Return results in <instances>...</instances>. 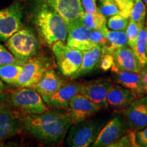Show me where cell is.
I'll list each match as a JSON object with an SVG mask.
<instances>
[{"instance_id":"obj_17","label":"cell","mask_w":147,"mask_h":147,"mask_svg":"<svg viewBox=\"0 0 147 147\" xmlns=\"http://www.w3.org/2000/svg\"><path fill=\"white\" fill-rule=\"evenodd\" d=\"M115 64L119 68L123 70L140 73L142 66L138 59L133 49L129 46H125L117 49L111 53Z\"/></svg>"},{"instance_id":"obj_29","label":"cell","mask_w":147,"mask_h":147,"mask_svg":"<svg viewBox=\"0 0 147 147\" xmlns=\"http://www.w3.org/2000/svg\"><path fill=\"white\" fill-rule=\"evenodd\" d=\"M129 21V18L124 17L121 14H116L108 18L106 23V27L110 30L125 32Z\"/></svg>"},{"instance_id":"obj_26","label":"cell","mask_w":147,"mask_h":147,"mask_svg":"<svg viewBox=\"0 0 147 147\" xmlns=\"http://www.w3.org/2000/svg\"><path fill=\"white\" fill-rule=\"evenodd\" d=\"M146 16V8L142 0H136L130 12L129 19L144 26Z\"/></svg>"},{"instance_id":"obj_18","label":"cell","mask_w":147,"mask_h":147,"mask_svg":"<svg viewBox=\"0 0 147 147\" xmlns=\"http://www.w3.org/2000/svg\"><path fill=\"white\" fill-rule=\"evenodd\" d=\"M65 81L62 80L53 69H49L40 81L32 88L41 95L42 99L47 98L55 93Z\"/></svg>"},{"instance_id":"obj_30","label":"cell","mask_w":147,"mask_h":147,"mask_svg":"<svg viewBox=\"0 0 147 147\" xmlns=\"http://www.w3.org/2000/svg\"><path fill=\"white\" fill-rule=\"evenodd\" d=\"M27 61H24L16 58L5 49V47L0 44V66L6 64H19L24 65Z\"/></svg>"},{"instance_id":"obj_2","label":"cell","mask_w":147,"mask_h":147,"mask_svg":"<svg viewBox=\"0 0 147 147\" xmlns=\"http://www.w3.org/2000/svg\"><path fill=\"white\" fill-rule=\"evenodd\" d=\"M31 20L42 40L48 45H53L58 41H66L67 22L44 0L34 1Z\"/></svg>"},{"instance_id":"obj_36","label":"cell","mask_w":147,"mask_h":147,"mask_svg":"<svg viewBox=\"0 0 147 147\" xmlns=\"http://www.w3.org/2000/svg\"><path fill=\"white\" fill-rule=\"evenodd\" d=\"M136 140L139 146L147 147V125L142 129L136 131Z\"/></svg>"},{"instance_id":"obj_25","label":"cell","mask_w":147,"mask_h":147,"mask_svg":"<svg viewBox=\"0 0 147 147\" xmlns=\"http://www.w3.org/2000/svg\"><path fill=\"white\" fill-rule=\"evenodd\" d=\"M80 19L91 30L102 29L103 27L106 25L107 23L106 17L100 11L95 13H88L84 12Z\"/></svg>"},{"instance_id":"obj_28","label":"cell","mask_w":147,"mask_h":147,"mask_svg":"<svg viewBox=\"0 0 147 147\" xmlns=\"http://www.w3.org/2000/svg\"><path fill=\"white\" fill-rule=\"evenodd\" d=\"M144 27V26H142L140 24L133 21V20L129 19V23L125 30V33L127 37L128 45L132 49H134V46L136 45V42L137 41L141 29Z\"/></svg>"},{"instance_id":"obj_41","label":"cell","mask_w":147,"mask_h":147,"mask_svg":"<svg viewBox=\"0 0 147 147\" xmlns=\"http://www.w3.org/2000/svg\"><path fill=\"white\" fill-rule=\"evenodd\" d=\"M146 54H147V42H146Z\"/></svg>"},{"instance_id":"obj_15","label":"cell","mask_w":147,"mask_h":147,"mask_svg":"<svg viewBox=\"0 0 147 147\" xmlns=\"http://www.w3.org/2000/svg\"><path fill=\"white\" fill-rule=\"evenodd\" d=\"M110 69L116 82L123 87L131 91L136 99L143 97L145 95L140 73L121 69L115 63Z\"/></svg>"},{"instance_id":"obj_21","label":"cell","mask_w":147,"mask_h":147,"mask_svg":"<svg viewBox=\"0 0 147 147\" xmlns=\"http://www.w3.org/2000/svg\"><path fill=\"white\" fill-rule=\"evenodd\" d=\"M20 128L19 121L8 106L0 110V140L14 135Z\"/></svg>"},{"instance_id":"obj_32","label":"cell","mask_w":147,"mask_h":147,"mask_svg":"<svg viewBox=\"0 0 147 147\" xmlns=\"http://www.w3.org/2000/svg\"><path fill=\"white\" fill-rule=\"evenodd\" d=\"M91 40L94 47L100 46L102 47V49H104L108 46V40L102 29H93V30H91Z\"/></svg>"},{"instance_id":"obj_6","label":"cell","mask_w":147,"mask_h":147,"mask_svg":"<svg viewBox=\"0 0 147 147\" xmlns=\"http://www.w3.org/2000/svg\"><path fill=\"white\" fill-rule=\"evenodd\" d=\"M51 61L48 57L41 55L27 60L23 65L15 85L19 87H32L50 69Z\"/></svg>"},{"instance_id":"obj_33","label":"cell","mask_w":147,"mask_h":147,"mask_svg":"<svg viewBox=\"0 0 147 147\" xmlns=\"http://www.w3.org/2000/svg\"><path fill=\"white\" fill-rule=\"evenodd\" d=\"M120 10L121 16L129 18L130 12L133 8L136 0H114Z\"/></svg>"},{"instance_id":"obj_3","label":"cell","mask_w":147,"mask_h":147,"mask_svg":"<svg viewBox=\"0 0 147 147\" xmlns=\"http://www.w3.org/2000/svg\"><path fill=\"white\" fill-rule=\"evenodd\" d=\"M5 45L16 58L27 61L36 56L40 48V42L32 28H21L5 41Z\"/></svg>"},{"instance_id":"obj_23","label":"cell","mask_w":147,"mask_h":147,"mask_svg":"<svg viewBox=\"0 0 147 147\" xmlns=\"http://www.w3.org/2000/svg\"><path fill=\"white\" fill-rule=\"evenodd\" d=\"M146 42H147V26H144L141 29L138 38L133 51L139 60L142 67L147 68V54H146Z\"/></svg>"},{"instance_id":"obj_42","label":"cell","mask_w":147,"mask_h":147,"mask_svg":"<svg viewBox=\"0 0 147 147\" xmlns=\"http://www.w3.org/2000/svg\"><path fill=\"white\" fill-rule=\"evenodd\" d=\"M100 2H101V1H105V0H100Z\"/></svg>"},{"instance_id":"obj_38","label":"cell","mask_w":147,"mask_h":147,"mask_svg":"<svg viewBox=\"0 0 147 147\" xmlns=\"http://www.w3.org/2000/svg\"><path fill=\"white\" fill-rule=\"evenodd\" d=\"M8 104H10V94L3 92L0 93V110L8 106Z\"/></svg>"},{"instance_id":"obj_9","label":"cell","mask_w":147,"mask_h":147,"mask_svg":"<svg viewBox=\"0 0 147 147\" xmlns=\"http://www.w3.org/2000/svg\"><path fill=\"white\" fill-rule=\"evenodd\" d=\"M71 125L87 121L100 110V108L83 95L78 93L70 101L65 110Z\"/></svg>"},{"instance_id":"obj_40","label":"cell","mask_w":147,"mask_h":147,"mask_svg":"<svg viewBox=\"0 0 147 147\" xmlns=\"http://www.w3.org/2000/svg\"><path fill=\"white\" fill-rule=\"evenodd\" d=\"M144 1L145 5H146V14H147V0H142ZM146 25H147V21H146Z\"/></svg>"},{"instance_id":"obj_4","label":"cell","mask_w":147,"mask_h":147,"mask_svg":"<svg viewBox=\"0 0 147 147\" xmlns=\"http://www.w3.org/2000/svg\"><path fill=\"white\" fill-rule=\"evenodd\" d=\"M59 69L64 76L71 77L79 69L82 61V51L58 41L52 45Z\"/></svg>"},{"instance_id":"obj_11","label":"cell","mask_w":147,"mask_h":147,"mask_svg":"<svg viewBox=\"0 0 147 147\" xmlns=\"http://www.w3.org/2000/svg\"><path fill=\"white\" fill-rule=\"evenodd\" d=\"M67 45L82 51L94 47L91 40V29L84 25L80 18L67 22Z\"/></svg>"},{"instance_id":"obj_5","label":"cell","mask_w":147,"mask_h":147,"mask_svg":"<svg viewBox=\"0 0 147 147\" xmlns=\"http://www.w3.org/2000/svg\"><path fill=\"white\" fill-rule=\"evenodd\" d=\"M10 104L24 114H40L49 110L41 95L32 87H21L12 92Z\"/></svg>"},{"instance_id":"obj_7","label":"cell","mask_w":147,"mask_h":147,"mask_svg":"<svg viewBox=\"0 0 147 147\" xmlns=\"http://www.w3.org/2000/svg\"><path fill=\"white\" fill-rule=\"evenodd\" d=\"M23 10L18 1L0 9V42H5L23 27Z\"/></svg>"},{"instance_id":"obj_1","label":"cell","mask_w":147,"mask_h":147,"mask_svg":"<svg viewBox=\"0 0 147 147\" xmlns=\"http://www.w3.org/2000/svg\"><path fill=\"white\" fill-rule=\"evenodd\" d=\"M21 125L40 142L56 144L63 138L72 125L65 112L48 110L40 114H24Z\"/></svg>"},{"instance_id":"obj_31","label":"cell","mask_w":147,"mask_h":147,"mask_svg":"<svg viewBox=\"0 0 147 147\" xmlns=\"http://www.w3.org/2000/svg\"><path fill=\"white\" fill-rule=\"evenodd\" d=\"M98 10L106 17H110L116 14H120V10L114 0H105L101 1Z\"/></svg>"},{"instance_id":"obj_14","label":"cell","mask_w":147,"mask_h":147,"mask_svg":"<svg viewBox=\"0 0 147 147\" xmlns=\"http://www.w3.org/2000/svg\"><path fill=\"white\" fill-rule=\"evenodd\" d=\"M82 82H65L55 93L44 100L47 106L57 110H65L69 102L80 93Z\"/></svg>"},{"instance_id":"obj_27","label":"cell","mask_w":147,"mask_h":147,"mask_svg":"<svg viewBox=\"0 0 147 147\" xmlns=\"http://www.w3.org/2000/svg\"><path fill=\"white\" fill-rule=\"evenodd\" d=\"M111 146H139L136 140V131L131 128L127 129L123 135Z\"/></svg>"},{"instance_id":"obj_39","label":"cell","mask_w":147,"mask_h":147,"mask_svg":"<svg viewBox=\"0 0 147 147\" xmlns=\"http://www.w3.org/2000/svg\"><path fill=\"white\" fill-rule=\"evenodd\" d=\"M3 89H4V85H3V82L0 80V93H3Z\"/></svg>"},{"instance_id":"obj_19","label":"cell","mask_w":147,"mask_h":147,"mask_svg":"<svg viewBox=\"0 0 147 147\" xmlns=\"http://www.w3.org/2000/svg\"><path fill=\"white\" fill-rule=\"evenodd\" d=\"M136 99L131 91L118 84H114L107 95L108 106L113 109L126 108Z\"/></svg>"},{"instance_id":"obj_34","label":"cell","mask_w":147,"mask_h":147,"mask_svg":"<svg viewBox=\"0 0 147 147\" xmlns=\"http://www.w3.org/2000/svg\"><path fill=\"white\" fill-rule=\"evenodd\" d=\"M115 63V59L113 55L109 53H102L100 60V68L103 71H108Z\"/></svg>"},{"instance_id":"obj_20","label":"cell","mask_w":147,"mask_h":147,"mask_svg":"<svg viewBox=\"0 0 147 147\" xmlns=\"http://www.w3.org/2000/svg\"><path fill=\"white\" fill-rule=\"evenodd\" d=\"M82 61L79 69L72 76L71 79H76L84 76L91 72L100 63L102 56V47L95 46L87 51H82Z\"/></svg>"},{"instance_id":"obj_35","label":"cell","mask_w":147,"mask_h":147,"mask_svg":"<svg viewBox=\"0 0 147 147\" xmlns=\"http://www.w3.org/2000/svg\"><path fill=\"white\" fill-rule=\"evenodd\" d=\"M84 12L88 13H95L98 12L97 0H81Z\"/></svg>"},{"instance_id":"obj_8","label":"cell","mask_w":147,"mask_h":147,"mask_svg":"<svg viewBox=\"0 0 147 147\" xmlns=\"http://www.w3.org/2000/svg\"><path fill=\"white\" fill-rule=\"evenodd\" d=\"M100 130L101 125L98 122L84 121L71 127L66 142L71 147H88L93 144Z\"/></svg>"},{"instance_id":"obj_13","label":"cell","mask_w":147,"mask_h":147,"mask_svg":"<svg viewBox=\"0 0 147 147\" xmlns=\"http://www.w3.org/2000/svg\"><path fill=\"white\" fill-rule=\"evenodd\" d=\"M127 124L136 131L144 129L147 125V95L136 99L125 110Z\"/></svg>"},{"instance_id":"obj_24","label":"cell","mask_w":147,"mask_h":147,"mask_svg":"<svg viewBox=\"0 0 147 147\" xmlns=\"http://www.w3.org/2000/svg\"><path fill=\"white\" fill-rule=\"evenodd\" d=\"M23 65L6 64L0 66V79L9 84L15 85Z\"/></svg>"},{"instance_id":"obj_37","label":"cell","mask_w":147,"mask_h":147,"mask_svg":"<svg viewBox=\"0 0 147 147\" xmlns=\"http://www.w3.org/2000/svg\"><path fill=\"white\" fill-rule=\"evenodd\" d=\"M141 79H142L143 89L145 95H147V68L146 67H142L140 71Z\"/></svg>"},{"instance_id":"obj_16","label":"cell","mask_w":147,"mask_h":147,"mask_svg":"<svg viewBox=\"0 0 147 147\" xmlns=\"http://www.w3.org/2000/svg\"><path fill=\"white\" fill-rule=\"evenodd\" d=\"M63 16L66 22L79 19L84 10L81 0H44Z\"/></svg>"},{"instance_id":"obj_12","label":"cell","mask_w":147,"mask_h":147,"mask_svg":"<svg viewBox=\"0 0 147 147\" xmlns=\"http://www.w3.org/2000/svg\"><path fill=\"white\" fill-rule=\"evenodd\" d=\"M126 129L122 118L119 116L115 117L101 129L92 146L110 147L123 135Z\"/></svg>"},{"instance_id":"obj_22","label":"cell","mask_w":147,"mask_h":147,"mask_svg":"<svg viewBox=\"0 0 147 147\" xmlns=\"http://www.w3.org/2000/svg\"><path fill=\"white\" fill-rule=\"evenodd\" d=\"M100 29H102V32H104L108 42L107 47L104 49H102V53H112L117 49L129 46L127 37L125 32L110 30L106 27V25Z\"/></svg>"},{"instance_id":"obj_10","label":"cell","mask_w":147,"mask_h":147,"mask_svg":"<svg viewBox=\"0 0 147 147\" xmlns=\"http://www.w3.org/2000/svg\"><path fill=\"white\" fill-rule=\"evenodd\" d=\"M113 85L108 78L91 80L82 84L80 93L95 103L100 110H105L108 108V93Z\"/></svg>"}]
</instances>
